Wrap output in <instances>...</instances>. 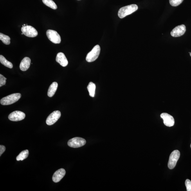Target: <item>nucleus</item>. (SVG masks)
Wrapping results in <instances>:
<instances>
[{
    "label": "nucleus",
    "mask_w": 191,
    "mask_h": 191,
    "mask_svg": "<svg viewBox=\"0 0 191 191\" xmlns=\"http://www.w3.org/2000/svg\"><path fill=\"white\" fill-rule=\"evenodd\" d=\"M186 30L185 26L184 24H182L176 27L173 29L171 32V35L173 37H180L185 33Z\"/></svg>",
    "instance_id": "9d476101"
},
{
    "label": "nucleus",
    "mask_w": 191,
    "mask_h": 191,
    "mask_svg": "<svg viewBox=\"0 0 191 191\" xmlns=\"http://www.w3.org/2000/svg\"><path fill=\"white\" fill-rule=\"evenodd\" d=\"M0 62L4 65V66L10 68H12L13 67V64L11 62L8 61L3 55H0Z\"/></svg>",
    "instance_id": "a211bd4d"
},
{
    "label": "nucleus",
    "mask_w": 191,
    "mask_h": 191,
    "mask_svg": "<svg viewBox=\"0 0 191 191\" xmlns=\"http://www.w3.org/2000/svg\"><path fill=\"white\" fill-rule=\"evenodd\" d=\"M184 0H169L170 3L173 6H176L182 3Z\"/></svg>",
    "instance_id": "412c9836"
},
{
    "label": "nucleus",
    "mask_w": 191,
    "mask_h": 191,
    "mask_svg": "<svg viewBox=\"0 0 191 191\" xmlns=\"http://www.w3.org/2000/svg\"><path fill=\"white\" fill-rule=\"evenodd\" d=\"M161 117L163 119L164 124L166 126L172 127L174 124V120L173 117L167 113H163L161 114Z\"/></svg>",
    "instance_id": "9b49d317"
},
{
    "label": "nucleus",
    "mask_w": 191,
    "mask_h": 191,
    "mask_svg": "<svg viewBox=\"0 0 191 191\" xmlns=\"http://www.w3.org/2000/svg\"><path fill=\"white\" fill-rule=\"evenodd\" d=\"M58 86L57 83L56 82H53L49 87L48 92V95L49 97H51L55 95L57 90Z\"/></svg>",
    "instance_id": "2eb2a0df"
},
{
    "label": "nucleus",
    "mask_w": 191,
    "mask_h": 191,
    "mask_svg": "<svg viewBox=\"0 0 191 191\" xmlns=\"http://www.w3.org/2000/svg\"><path fill=\"white\" fill-rule=\"evenodd\" d=\"M24 26H26V24H24Z\"/></svg>",
    "instance_id": "393cba45"
},
{
    "label": "nucleus",
    "mask_w": 191,
    "mask_h": 191,
    "mask_svg": "<svg viewBox=\"0 0 191 191\" xmlns=\"http://www.w3.org/2000/svg\"><path fill=\"white\" fill-rule=\"evenodd\" d=\"M0 39L4 44L6 45H9L10 43V38L9 37L3 33H0Z\"/></svg>",
    "instance_id": "aec40b11"
},
{
    "label": "nucleus",
    "mask_w": 191,
    "mask_h": 191,
    "mask_svg": "<svg viewBox=\"0 0 191 191\" xmlns=\"http://www.w3.org/2000/svg\"><path fill=\"white\" fill-rule=\"evenodd\" d=\"M185 185L187 191H191V181L187 179L185 182Z\"/></svg>",
    "instance_id": "5701e85b"
},
{
    "label": "nucleus",
    "mask_w": 191,
    "mask_h": 191,
    "mask_svg": "<svg viewBox=\"0 0 191 191\" xmlns=\"http://www.w3.org/2000/svg\"><path fill=\"white\" fill-rule=\"evenodd\" d=\"M66 171L63 168H61L56 171L53 177V180L55 183L59 182L64 176Z\"/></svg>",
    "instance_id": "f8f14e48"
},
{
    "label": "nucleus",
    "mask_w": 191,
    "mask_h": 191,
    "mask_svg": "<svg viewBox=\"0 0 191 191\" xmlns=\"http://www.w3.org/2000/svg\"><path fill=\"white\" fill-rule=\"evenodd\" d=\"M138 7L136 4L131 5L123 7L119 10L118 15L121 19L131 14L138 9Z\"/></svg>",
    "instance_id": "f257e3e1"
},
{
    "label": "nucleus",
    "mask_w": 191,
    "mask_h": 191,
    "mask_svg": "<svg viewBox=\"0 0 191 191\" xmlns=\"http://www.w3.org/2000/svg\"><path fill=\"white\" fill-rule=\"evenodd\" d=\"M61 116V113L60 111H54L47 118L46 120V124L48 125H51L54 124L59 119Z\"/></svg>",
    "instance_id": "6e6552de"
},
{
    "label": "nucleus",
    "mask_w": 191,
    "mask_h": 191,
    "mask_svg": "<svg viewBox=\"0 0 191 191\" xmlns=\"http://www.w3.org/2000/svg\"><path fill=\"white\" fill-rule=\"evenodd\" d=\"M46 35L49 39L54 44H60L61 42V38L57 31L49 30L46 31Z\"/></svg>",
    "instance_id": "423d86ee"
},
{
    "label": "nucleus",
    "mask_w": 191,
    "mask_h": 191,
    "mask_svg": "<svg viewBox=\"0 0 191 191\" xmlns=\"http://www.w3.org/2000/svg\"><path fill=\"white\" fill-rule=\"evenodd\" d=\"M29 155V151L28 150H24L20 153V154L17 157V160L18 161H23L24 159L28 158Z\"/></svg>",
    "instance_id": "f3484780"
},
{
    "label": "nucleus",
    "mask_w": 191,
    "mask_h": 191,
    "mask_svg": "<svg viewBox=\"0 0 191 191\" xmlns=\"http://www.w3.org/2000/svg\"><path fill=\"white\" fill-rule=\"evenodd\" d=\"M6 78L1 74L0 75V87L5 85L6 83Z\"/></svg>",
    "instance_id": "4be33fe9"
},
{
    "label": "nucleus",
    "mask_w": 191,
    "mask_h": 191,
    "mask_svg": "<svg viewBox=\"0 0 191 191\" xmlns=\"http://www.w3.org/2000/svg\"><path fill=\"white\" fill-rule=\"evenodd\" d=\"M190 56H191V53H190Z\"/></svg>",
    "instance_id": "a878e982"
},
{
    "label": "nucleus",
    "mask_w": 191,
    "mask_h": 191,
    "mask_svg": "<svg viewBox=\"0 0 191 191\" xmlns=\"http://www.w3.org/2000/svg\"><path fill=\"white\" fill-rule=\"evenodd\" d=\"M100 51V47L99 45L94 46L92 50L87 54L86 58V61L89 62L95 61L99 56Z\"/></svg>",
    "instance_id": "7ed1b4c3"
},
{
    "label": "nucleus",
    "mask_w": 191,
    "mask_h": 191,
    "mask_svg": "<svg viewBox=\"0 0 191 191\" xmlns=\"http://www.w3.org/2000/svg\"><path fill=\"white\" fill-rule=\"evenodd\" d=\"M180 156V152L178 150H174L170 154L168 166L170 169L174 168L176 166L177 161Z\"/></svg>",
    "instance_id": "20e7f679"
},
{
    "label": "nucleus",
    "mask_w": 191,
    "mask_h": 191,
    "mask_svg": "<svg viewBox=\"0 0 191 191\" xmlns=\"http://www.w3.org/2000/svg\"><path fill=\"white\" fill-rule=\"evenodd\" d=\"M43 3L47 6L54 10L57 9V7L53 0H42Z\"/></svg>",
    "instance_id": "6ab92c4d"
},
{
    "label": "nucleus",
    "mask_w": 191,
    "mask_h": 191,
    "mask_svg": "<svg viewBox=\"0 0 191 191\" xmlns=\"http://www.w3.org/2000/svg\"><path fill=\"white\" fill-rule=\"evenodd\" d=\"M56 60L62 67H66L68 64V60L63 53L61 52L57 53Z\"/></svg>",
    "instance_id": "ddd939ff"
},
{
    "label": "nucleus",
    "mask_w": 191,
    "mask_h": 191,
    "mask_svg": "<svg viewBox=\"0 0 191 191\" xmlns=\"http://www.w3.org/2000/svg\"><path fill=\"white\" fill-rule=\"evenodd\" d=\"M21 31L24 35L29 37H35L37 36L38 35L36 30L31 26L27 25L22 27Z\"/></svg>",
    "instance_id": "0eeeda50"
},
{
    "label": "nucleus",
    "mask_w": 191,
    "mask_h": 191,
    "mask_svg": "<svg viewBox=\"0 0 191 191\" xmlns=\"http://www.w3.org/2000/svg\"><path fill=\"white\" fill-rule=\"evenodd\" d=\"M96 86V85L93 82H90L87 86V88L89 92V95L92 97L95 96Z\"/></svg>",
    "instance_id": "dca6fc26"
},
{
    "label": "nucleus",
    "mask_w": 191,
    "mask_h": 191,
    "mask_svg": "<svg viewBox=\"0 0 191 191\" xmlns=\"http://www.w3.org/2000/svg\"><path fill=\"white\" fill-rule=\"evenodd\" d=\"M21 97L20 93H15L2 98L1 103L2 105H10L17 101Z\"/></svg>",
    "instance_id": "f03ea898"
},
{
    "label": "nucleus",
    "mask_w": 191,
    "mask_h": 191,
    "mask_svg": "<svg viewBox=\"0 0 191 191\" xmlns=\"http://www.w3.org/2000/svg\"><path fill=\"white\" fill-rule=\"evenodd\" d=\"M86 143V141L84 139L76 137L69 140L68 142V145L71 147L77 148L83 146Z\"/></svg>",
    "instance_id": "39448f33"
},
{
    "label": "nucleus",
    "mask_w": 191,
    "mask_h": 191,
    "mask_svg": "<svg viewBox=\"0 0 191 191\" xmlns=\"http://www.w3.org/2000/svg\"><path fill=\"white\" fill-rule=\"evenodd\" d=\"M6 147L3 145H0V156H1L3 153L5 151Z\"/></svg>",
    "instance_id": "b1692460"
},
{
    "label": "nucleus",
    "mask_w": 191,
    "mask_h": 191,
    "mask_svg": "<svg viewBox=\"0 0 191 191\" xmlns=\"http://www.w3.org/2000/svg\"><path fill=\"white\" fill-rule=\"evenodd\" d=\"M31 60L28 57H24L20 63V67L21 70L25 71L28 70L30 66Z\"/></svg>",
    "instance_id": "4468645a"
},
{
    "label": "nucleus",
    "mask_w": 191,
    "mask_h": 191,
    "mask_svg": "<svg viewBox=\"0 0 191 191\" xmlns=\"http://www.w3.org/2000/svg\"><path fill=\"white\" fill-rule=\"evenodd\" d=\"M190 147L191 148V145H190Z\"/></svg>",
    "instance_id": "bb28decb"
},
{
    "label": "nucleus",
    "mask_w": 191,
    "mask_h": 191,
    "mask_svg": "<svg viewBox=\"0 0 191 191\" xmlns=\"http://www.w3.org/2000/svg\"><path fill=\"white\" fill-rule=\"evenodd\" d=\"M26 115L23 112L20 111H15L10 113L8 118L11 121H17L24 119Z\"/></svg>",
    "instance_id": "1a4fd4ad"
}]
</instances>
